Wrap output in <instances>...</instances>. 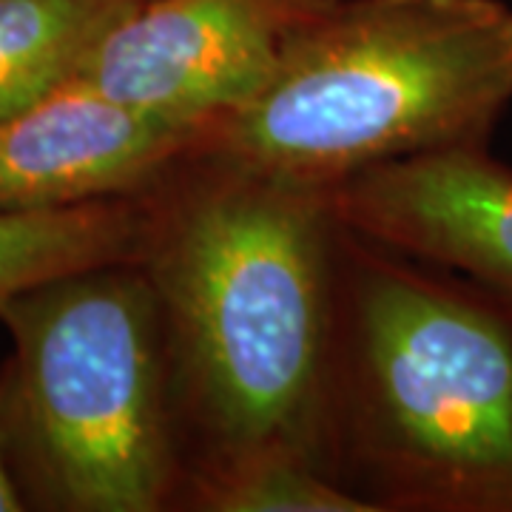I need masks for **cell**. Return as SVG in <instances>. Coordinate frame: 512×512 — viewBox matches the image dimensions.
I'll use <instances>...</instances> for the list:
<instances>
[{
  "label": "cell",
  "instance_id": "1",
  "mask_svg": "<svg viewBox=\"0 0 512 512\" xmlns=\"http://www.w3.org/2000/svg\"><path fill=\"white\" fill-rule=\"evenodd\" d=\"M200 160L202 174L151 202L140 262L160 302L177 421L202 444L194 473L254 456L322 467L342 231L330 191Z\"/></svg>",
  "mask_w": 512,
  "mask_h": 512
},
{
  "label": "cell",
  "instance_id": "2",
  "mask_svg": "<svg viewBox=\"0 0 512 512\" xmlns=\"http://www.w3.org/2000/svg\"><path fill=\"white\" fill-rule=\"evenodd\" d=\"M510 100L504 0H328L202 154L333 191L382 163L487 146Z\"/></svg>",
  "mask_w": 512,
  "mask_h": 512
},
{
  "label": "cell",
  "instance_id": "3",
  "mask_svg": "<svg viewBox=\"0 0 512 512\" xmlns=\"http://www.w3.org/2000/svg\"><path fill=\"white\" fill-rule=\"evenodd\" d=\"M9 464L43 507L157 512L180 490L160 302L140 262L60 276L0 305Z\"/></svg>",
  "mask_w": 512,
  "mask_h": 512
},
{
  "label": "cell",
  "instance_id": "4",
  "mask_svg": "<svg viewBox=\"0 0 512 512\" xmlns=\"http://www.w3.org/2000/svg\"><path fill=\"white\" fill-rule=\"evenodd\" d=\"M333 424L379 507L512 512V319L484 293L359 256Z\"/></svg>",
  "mask_w": 512,
  "mask_h": 512
},
{
  "label": "cell",
  "instance_id": "5",
  "mask_svg": "<svg viewBox=\"0 0 512 512\" xmlns=\"http://www.w3.org/2000/svg\"><path fill=\"white\" fill-rule=\"evenodd\" d=\"M328 0H140L74 77L208 137L274 77Z\"/></svg>",
  "mask_w": 512,
  "mask_h": 512
},
{
  "label": "cell",
  "instance_id": "6",
  "mask_svg": "<svg viewBox=\"0 0 512 512\" xmlns=\"http://www.w3.org/2000/svg\"><path fill=\"white\" fill-rule=\"evenodd\" d=\"M330 205L350 234L467 274L512 319V168L487 146L367 168L333 188Z\"/></svg>",
  "mask_w": 512,
  "mask_h": 512
},
{
  "label": "cell",
  "instance_id": "7",
  "mask_svg": "<svg viewBox=\"0 0 512 512\" xmlns=\"http://www.w3.org/2000/svg\"><path fill=\"white\" fill-rule=\"evenodd\" d=\"M205 134L123 106L72 77L0 123V211H55L146 197Z\"/></svg>",
  "mask_w": 512,
  "mask_h": 512
},
{
  "label": "cell",
  "instance_id": "8",
  "mask_svg": "<svg viewBox=\"0 0 512 512\" xmlns=\"http://www.w3.org/2000/svg\"><path fill=\"white\" fill-rule=\"evenodd\" d=\"M151 194L55 211H0V305L60 276L143 262Z\"/></svg>",
  "mask_w": 512,
  "mask_h": 512
},
{
  "label": "cell",
  "instance_id": "9",
  "mask_svg": "<svg viewBox=\"0 0 512 512\" xmlns=\"http://www.w3.org/2000/svg\"><path fill=\"white\" fill-rule=\"evenodd\" d=\"M140 0H0V123L69 83Z\"/></svg>",
  "mask_w": 512,
  "mask_h": 512
},
{
  "label": "cell",
  "instance_id": "10",
  "mask_svg": "<svg viewBox=\"0 0 512 512\" xmlns=\"http://www.w3.org/2000/svg\"><path fill=\"white\" fill-rule=\"evenodd\" d=\"M191 507L205 512H379L367 495L333 484L293 456H254L188 478Z\"/></svg>",
  "mask_w": 512,
  "mask_h": 512
},
{
  "label": "cell",
  "instance_id": "11",
  "mask_svg": "<svg viewBox=\"0 0 512 512\" xmlns=\"http://www.w3.org/2000/svg\"><path fill=\"white\" fill-rule=\"evenodd\" d=\"M23 507H26L23 504V493H20L15 470L9 464L6 439H3V427H0V512H18Z\"/></svg>",
  "mask_w": 512,
  "mask_h": 512
}]
</instances>
